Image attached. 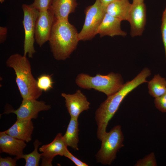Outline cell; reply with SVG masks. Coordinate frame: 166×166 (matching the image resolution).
I'll return each mask as SVG.
<instances>
[{
    "label": "cell",
    "instance_id": "obj_1",
    "mask_svg": "<svg viewBox=\"0 0 166 166\" xmlns=\"http://www.w3.org/2000/svg\"><path fill=\"white\" fill-rule=\"evenodd\" d=\"M151 74L150 70L144 68L133 79L124 84L121 88L114 94L108 96L101 103L95 113V119L97 125V138L101 141L106 132V128L109 121L118 110L126 96L141 84L148 81L146 78Z\"/></svg>",
    "mask_w": 166,
    "mask_h": 166
},
{
    "label": "cell",
    "instance_id": "obj_2",
    "mask_svg": "<svg viewBox=\"0 0 166 166\" xmlns=\"http://www.w3.org/2000/svg\"><path fill=\"white\" fill-rule=\"evenodd\" d=\"M78 33L68 20H56L49 40L51 52L57 60H64L69 57L77 47Z\"/></svg>",
    "mask_w": 166,
    "mask_h": 166
},
{
    "label": "cell",
    "instance_id": "obj_3",
    "mask_svg": "<svg viewBox=\"0 0 166 166\" xmlns=\"http://www.w3.org/2000/svg\"><path fill=\"white\" fill-rule=\"evenodd\" d=\"M7 66L12 68L16 75V82L23 99H38L42 91L38 88L33 77L30 63L26 57L18 53L10 55L7 60Z\"/></svg>",
    "mask_w": 166,
    "mask_h": 166
},
{
    "label": "cell",
    "instance_id": "obj_4",
    "mask_svg": "<svg viewBox=\"0 0 166 166\" xmlns=\"http://www.w3.org/2000/svg\"><path fill=\"white\" fill-rule=\"evenodd\" d=\"M75 81L82 88L93 89L104 93L107 97L116 93L124 84L121 75L112 72L105 75L97 74L94 77L85 73H80L77 76Z\"/></svg>",
    "mask_w": 166,
    "mask_h": 166
},
{
    "label": "cell",
    "instance_id": "obj_5",
    "mask_svg": "<svg viewBox=\"0 0 166 166\" xmlns=\"http://www.w3.org/2000/svg\"><path fill=\"white\" fill-rule=\"evenodd\" d=\"M124 136L121 126L113 127L106 132L101 141V148L96 155L97 162L103 165H109L115 159L117 152L124 146Z\"/></svg>",
    "mask_w": 166,
    "mask_h": 166
},
{
    "label": "cell",
    "instance_id": "obj_6",
    "mask_svg": "<svg viewBox=\"0 0 166 166\" xmlns=\"http://www.w3.org/2000/svg\"><path fill=\"white\" fill-rule=\"evenodd\" d=\"M106 8L100 0H96L93 4L85 9L84 23L78 33L79 41L90 40L97 34L98 29L106 13Z\"/></svg>",
    "mask_w": 166,
    "mask_h": 166
},
{
    "label": "cell",
    "instance_id": "obj_7",
    "mask_svg": "<svg viewBox=\"0 0 166 166\" xmlns=\"http://www.w3.org/2000/svg\"><path fill=\"white\" fill-rule=\"evenodd\" d=\"M22 7L23 12V24L25 31L23 56L27 54L32 57L36 52L34 46L36 20L39 11L33 7L31 4H23Z\"/></svg>",
    "mask_w": 166,
    "mask_h": 166
},
{
    "label": "cell",
    "instance_id": "obj_8",
    "mask_svg": "<svg viewBox=\"0 0 166 166\" xmlns=\"http://www.w3.org/2000/svg\"><path fill=\"white\" fill-rule=\"evenodd\" d=\"M56 20L54 14L50 9L39 11L36 22L35 39L40 47L49 41L53 25Z\"/></svg>",
    "mask_w": 166,
    "mask_h": 166
},
{
    "label": "cell",
    "instance_id": "obj_9",
    "mask_svg": "<svg viewBox=\"0 0 166 166\" xmlns=\"http://www.w3.org/2000/svg\"><path fill=\"white\" fill-rule=\"evenodd\" d=\"M51 108L50 105H47L43 101L36 99H23L19 107L16 110L10 109L6 111L4 113L15 114L17 119H36L39 112L48 111Z\"/></svg>",
    "mask_w": 166,
    "mask_h": 166
},
{
    "label": "cell",
    "instance_id": "obj_10",
    "mask_svg": "<svg viewBox=\"0 0 166 166\" xmlns=\"http://www.w3.org/2000/svg\"><path fill=\"white\" fill-rule=\"evenodd\" d=\"M64 142L62 134L58 133L51 143L44 145L39 148L42 152L41 166H52V161L56 156H64L68 149Z\"/></svg>",
    "mask_w": 166,
    "mask_h": 166
},
{
    "label": "cell",
    "instance_id": "obj_11",
    "mask_svg": "<svg viewBox=\"0 0 166 166\" xmlns=\"http://www.w3.org/2000/svg\"><path fill=\"white\" fill-rule=\"evenodd\" d=\"M146 6L144 2L132 3L128 21L130 25V34L132 37L142 35L146 24Z\"/></svg>",
    "mask_w": 166,
    "mask_h": 166
},
{
    "label": "cell",
    "instance_id": "obj_12",
    "mask_svg": "<svg viewBox=\"0 0 166 166\" xmlns=\"http://www.w3.org/2000/svg\"><path fill=\"white\" fill-rule=\"evenodd\" d=\"M61 96L65 99V106L70 117L78 119L82 112L89 109L90 103L80 90L73 94L63 93Z\"/></svg>",
    "mask_w": 166,
    "mask_h": 166
},
{
    "label": "cell",
    "instance_id": "obj_13",
    "mask_svg": "<svg viewBox=\"0 0 166 166\" xmlns=\"http://www.w3.org/2000/svg\"><path fill=\"white\" fill-rule=\"evenodd\" d=\"M26 146L25 141L16 138L5 131L0 132V152L10 155L15 156L17 160L23 154V151Z\"/></svg>",
    "mask_w": 166,
    "mask_h": 166
},
{
    "label": "cell",
    "instance_id": "obj_14",
    "mask_svg": "<svg viewBox=\"0 0 166 166\" xmlns=\"http://www.w3.org/2000/svg\"><path fill=\"white\" fill-rule=\"evenodd\" d=\"M34 126L31 119H17L8 129L4 131L7 134L26 142L31 141Z\"/></svg>",
    "mask_w": 166,
    "mask_h": 166
},
{
    "label": "cell",
    "instance_id": "obj_15",
    "mask_svg": "<svg viewBox=\"0 0 166 166\" xmlns=\"http://www.w3.org/2000/svg\"><path fill=\"white\" fill-rule=\"evenodd\" d=\"M122 21L106 13L98 29L97 34H99L101 37L105 36L111 37L115 36H125L126 32L121 28Z\"/></svg>",
    "mask_w": 166,
    "mask_h": 166
},
{
    "label": "cell",
    "instance_id": "obj_16",
    "mask_svg": "<svg viewBox=\"0 0 166 166\" xmlns=\"http://www.w3.org/2000/svg\"><path fill=\"white\" fill-rule=\"evenodd\" d=\"M77 4L76 0H53L50 9L56 20H67L69 14L75 11Z\"/></svg>",
    "mask_w": 166,
    "mask_h": 166
},
{
    "label": "cell",
    "instance_id": "obj_17",
    "mask_svg": "<svg viewBox=\"0 0 166 166\" xmlns=\"http://www.w3.org/2000/svg\"><path fill=\"white\" fill-rule=\"evenodd\" d=\"M131 6L128 0L116 1L106 6V13L122 21H128Z\"/></svg>",
    "mask_w": 166,
    "mask_h": 166
},
{
    "label": "cell",
    "instance_id": "obj_18",
    "mask_svg": "<svg viewBox=\"0 0 166 166\" xmlns=\"http://www.w3.org/2000/svg\"><path fill=\"white\" fill-rule=\"evenodd\" d=\"M78 125V119L70 117L66 132L63 136L67 146L77 150H79Z\"/></svg>",
    "mask_w": 166,
    "mask_h": 166
},
{
    "label": "cell",
    "instance_id": "obj_19",
    "mask_svg": "<svg viewBox=\"0 0 166 166\" xmlns=\"http://www.w3.org/2000/svg\"><path fill=\"white\" fill-rule=\"evenodd\" d=\"M149 94L155 98L159 97L166 93V80L159 74L155 75L148 82Z\"/></svg>",
    "mask_w": 166,
    "mask_h": 166
},
{
    "label": "cell",
    "instance_id": "obj_20",
    "mask_svg": "<svg viewBox=\"0 0 166 166\" xmlns=\"http://www.w3.org/2000/svg\"><path fill=\"white\" fill-rule=\"evenodd\" d=\"M42 144L41 142L36 139L33 143L34 146V151L28 154H23L20 159L23 158L25 160V166H38L39 165V161L41 159V153L38 151L39 146Z\"/></svg>",
    "mask_w": 166,
    "mask_h": 166
},
{
    "label": "cell",
    "instance_id": "obj_21",
    "mask_svg": "<svg viewBox=\"0 0 166 166\" xmlns=\"http://www.w3.org/2000/svg\"><path fill=\"white\" fill-rule=\"evenodd\" d=\"M52 75L42 74L37 78V84L39 89L45 92L53 88L54 82L52 77Z\"/></svg>",
    "mask_w": 166,
    "mask_h": 166
},
{
    "label": "cell",
    "instance_id": "obj_22",
    "mask_svg": "<svg viewBox=\"0 0 166 166\" xmlns=\"http://www.w3.org/2000/svg\"><path fill=\"white\" fill-rule=\"evenodd\" d=\"M157 165L155 154L152 152L142 159L138 160L135 166H156Z\"/></svg>",
    "mask_w": 166,
    "mask_h": 166
},
{
    "label": "cell",
    "instance_id": "obj_23",
    "mask_svg": "<svg viewBox=\"0 0 166 166\" xmlns=\"http://www.w3.org/2000/svg\"><path fill=\"white\" fill-rule=\"evenodd\" d=\"M53 0H34L32 6L39 11L50 9Z\"/></svg>",
    "mask_w": 166,
    "mask_h": 166
},
{
    "label": "cell",
    "instance_id": "obj_24",
    "mask_svg": "<svg viewBox=\"0 0 166 166\" xmlns=\"http://www.w3.org/2000/svg\"><path fill=\"white\" fill-rule=\"evenodd\" d=\"M154 102L157 109L161 112H166V93L159 97L155 98Z\"/></svg>",
    "mask_w": 166,
    "mask_h": 166
},
{
    "label": "cell",
    "instance_id": "obj_25",
    "mask_svg": "<svg viewBox=\"0 0 166 166\" xmlns=\"http://www.w3.org/2000/svg\"><path fill=\"white\" fill-rule=\"evenodd\" d=\"M161 30L162 39L165 52L166 62V6L162 15Z\"/></svg>",
    "mask_w": 166,
    "mask_h": 166
},
{
    "label": "cell",
    "instance_id": "obj_26",
    "mask_svg": "<svg viewBox=\"0 0 166 166\" xmlns=\"http://www.w3.org/2000/svg\"><path fill=\"white\" fill-rule=\"evenodd\" d=\"M64 156L71 160L77 166H87L88 165L74 156L67 149L64 155Z\"/></svg>",
    "mask_w": 166,
    "mask_h": 166
},
{
    "label": "cell",
    "instance_id": "obj_27",
    "mask_svg": "<svg viewBox=\"0 0 166 166\" xmlns=\"http://www.w3.org/2000/svg\"><path fill=\"white\" fill-rule=\"evenodd\" d=\"M17 160L15 158H12L10 157L0 158V166H16Z\"/></svg>",
    "mask_w": 166,
    "mask_h": 166
},
{
    "label": "cell",
    "instance_id": "obj_28",
    "mask_svg": "<svg viewBox=\"0 0 166 166\" xmlns=\"http://www.w3.org/2000/svg\"><path fill=\"white\" fill-rule=\"evenodd\" d=\"M7 29L6 27L0 26V43H2L6 41Z\"/></svg>",
    "mask_w": 166,
    "mask_h": 166
},
{
    "label": "cell",
    "instance_id": "obj_29",
    "mask_svg": "<svg viewBox=\"0 0 166 166\" xmlns=\"http://www.w3.org/2000/svg\"><path fill=\"white\" fill-rule=\"evenodd\" d=\"M117 0H100L101 4L106 7L110 3Z\"/></svg>",
    "mask_w": 166,
    "mask_h": 166
},
{
    "label": "cell",
    "instance_id": "obj_30",
    "mask_svg": "<svg viewBox=\"0 0 166 166\" xmlns=\"http://www.w3.org/2000/svg\"><path fill=\"white\" fill-rule=\"evenodd\" d=\"M133 3H140L144 2V0H132Z\"/></svg>",
    "mask_w": 166,
    "mask_h": 166
},
{
    "label": "cell",
    "instance_id": "obj_31",
    "mask_svg": "<svg viewBox=\"0 0 166 166\" xmlns=\"http://www.w3.org/2000/svg\"><path fill=\"white\" fill-rule=\"evenodd\" d=\"M5 0H0V2L1 3H2Z\"/></svg>",
    "mask_w": 166,
    "mask_h": 166
}]
</instances>
